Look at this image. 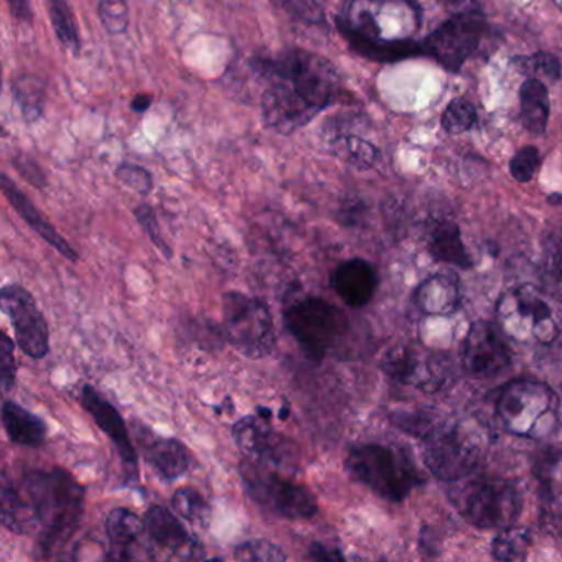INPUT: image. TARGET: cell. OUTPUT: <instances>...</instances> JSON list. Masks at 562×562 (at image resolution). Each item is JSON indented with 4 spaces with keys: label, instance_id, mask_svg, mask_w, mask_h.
I'll use <instances>...</instances> for the list:
<instances>
[{
    "label": "cell",
    "instance_id": "cell-1",
    "mask_svg": "<svg viewBox=\"0 0 562 562\" xmlns=\"http://www.w3.org/2000/svg\"><path fill=\"white\" fill-rule=\"evenodd\" d=\"M259 70L269 83L262 97L266 126L285 136L307 126L340 94L334 65L311 52H284Z\"/></svg>",
    "mask_w": 562,
    "mask_h": 562
},
{
    "label": "cell",
    "instance_id": "cell-2",
    "mask_svg": "<svg viewBox=\"0 0 562 562\" xmlns=\"http://www.w3.org/2000/svg\"><path fill=\"white\" fill-rule=\"evenodd\" d=\"M420 12L411 0H348L338 25L360 54L374 60H396L413 54L411 37Z\"/></svg>",
    "mask_w": 562,
    "mask_h": 562
},
{
    "label": "cell",
    "instance_id": "cell-3",
    "mask_svg": "<svg viewBox=\"0 0 562 562\" xmlns=\"http://www.w3.org/2000/svg\"><path fill=\"white\" fill-rule=\"evenodd\" d=\"M22 486L37 509L38 548L42 554H50L80 526L85 508L83 486L64 469L29 472Z\"/></svg>",
    "mask_w": 562,
    "mask_h": 562
},
{
    "label": "cell",
    "instance_id": "cell-4",
    "mask_svg": "<svg viewBox=\"0 0 562 562\" xmlns=\"http://www.w3.org/2000/svg\"><path fill=\"white\" fill-rule=\"evenodd\" d=\"M502 330L522 344L549 345L562 330L561 302L536 285L525 284L502 295L496 304Z\"/></svg>",
    "mask_w": 562,
    "mask_h": 562
},
{
    "label": "cell",
    "instance_id": "cell-5",
    "mask_svg": "<svg viewBox=\"0 0 562 562\" xmlns=\"http://www.w3.org/2000/svg\"><path fill=\"white\" fill-rule=\"evenodd\" d=\"M345 467L357 482L390 502H401L423 482L416 467L404 453L381 443L353 447Z\"/></svg>",
    "mask_w": 562,
    "mask_h": 562
},
{
    "label": "cell",
    "instance_id": "cell-6",
    "mask_svg": "<svg viewBox=\"0 0 562 562\" xmlns=\"http://www.w3.org/2000/svg\"><path fill=\"white\" fill-rule=\"evenodd\" d=\"M496 413L516 436L546 437L558 424L559 400L539 381L515 380L499 393Z\"/></svg>",
    "mask_w": 562,
    "mask_h": 562
},
{
    "label": "cell",
    "instance_id": "cell-7",
    "mask_svg": "<svg viewBox=\"0 0 562 562\" xmlns=\"http://www.w3.org/2000/svg\"><path fill=\"white\" fill-rule=\"evenodd\" d=\"M223 331L226 341L249 360L268 358L278 344L268 304L243 292H228L223 297Z\"/></svg>",
    "mask_w": 562,
    "mask_h": 562
},
{
    "label": "cell",
    "instance_id": "cell-8",
    "mask_svg": "<svg viewBox=\"0 0 562 562\" xmlns=\"http://www.w3.org/2000/svg\"><path fill=\"white\" fill-rule=\"evenodd\" d=\"M239 475L249 498L266 512L291 521H304L317 515L314 493L302 483L282 475V472L248 460L239 465Z\"/></svg>",
    "mask_w": 562,
    "mask_h": 562
},
{
    "label": "cell",
    "instance_id": "cell-9",
    "mask_svg": "<svg viewBox=\"0 0 562 562\" xmlns=\"http://www.w3.org/2000/svg\"><path fill=\"white\" fill-rule=\"evenodd\" d=\"M289 334L312 361H322L344 337L348 321L337 305L322 297L305 295L284 311Z\"/></svg>",
    "mask_w": 562,
    "mask_h": 562
},
{
    "label": "cell",
    "instance_id": "cell-10",
    "mask_svg": "<svg viewBox=\"0 0 562 562\" xmlns=\"http://www.w3.org/2000/svg\"><path fill=\"white\" fill-rule=\"evenodd\" d=\"M453 503L463 518L479 528H508L518 518L521 499L512 483L502 479L480 476L469 482L456 480Z\"/></svg>",
    "mask_w": 562,
    "mask_h": 562
},
{
    "label": "cell",
    "instance_id": "cell-11",
    "mask_svg": "<svg viewBox=\"0 0 562 562\" xmlns=\"http://www.w3.org/2000/svg\"><path fill=\"white\" fill-rule=\"evenodd\" d=\"M245 416L233 426V439L243 456L278 472L289 473L297 469L299 453L288 437L279 434L271 426V417Z\"/></svg>",
    "mask_w": 562,
    "mask_h": 562
},
{
    "label": "cell",
    "instance_id": "cell-12",
    "mask_svg": "<svg viewBox=\"0 0 562 562\" xmlns=\"http://www.w3.org/2000/svg\"><path fill=\"white\" fill-rule=\"evenodd\" d=\"M482 12L469 11L453 15L424 41L423 52L449 71H459L479 50L486 34Z\"/></svg>",
    "mask_w": 562,
    "mask_h": 562
},
{
    "label": "cell",
    "instance_id": "cell-13",
    "mask_svg": "<svg viewBox=\"0 0 562 562\" xmlns=\"http://www.w3.org/2000/svg\"><path fill=\"white\" fill-rule=\"evenodd\" d=\"M0 304L4 314L11 318L15 341L21 350L34 360L47 357L50 351V330L34 295L22 285L8 284L0 292Z\"/></svg>",
    "mask_w": 562,
    "mask_h": 562
},
{
    "label": "cell",
    "instance_id": "cell-14",
    "mask_svg": "<svg viewBox=\"0 0 562 562\" xmlns=\"http://www.w3.org/2000/svg\"><path fill=\"white\" fill-rule=\"evenodd\" d=\"M146 532L149 538L150 559L169 561H200L206 558L205 548L176 515L164 508L153 506L146 513Z\"/></svg>",
    "mask_w": 562,
    "mask_h": 562
},
{
    "label": "cell",
    "instance_id": "cell-15",
    "mask_svg": "<svg viewBox=\"0 0 562 562\" xmlns=\"http://www.w3.org/2000/svg\"><path fill=\"white\" fill-rule=\"evenodd\" d=\"M463 364L472 376L488 380L509 364L508 345L488 322H476L463 344Z\"/></svg>",
    "mask_w": 562,
    "mask_h": 562
},
{
    "label": "cell",
    "instance_id": "cell-16",
    "mask_svg": "<svg viewBox=\"0 0 562 562\" xmlns=\"http://www.w3.org/2000/svg\"><path fill=\"white\" fill-rule=\"evenodd\" d=\"M476 449L469 446L456 430L437 434L427 443L426 462L434 475L446 482L465 479L467 473L475 465Z\"/></svg>",
    "mask_w": 562,
    "mask_h": 562
},
{
    "label": "cell",
    "instance_id": "cell-17",
    "mask_svg": "<svg viewBox=\"0 0 562 562\" xmlns=\"http://www.w3.org/2000/svg\"><path fill=\"white\" fill-rule=\"evenodd\" d=\"M134 436L146 462L167 482L180 479L189 472V450L180 440L157 436L149 427L139 423L134 424Z\"/></svg>",
    "mask_w": 562,
    "mask_h": 562
},
{
    "label": "cell",
    "instance_id": "cell-18",
    "mask_svg": "<svg viewBox=\"0 0 562 562\" xmlns=\"http://www.w3.org/2000/svg\"><path fill=\"white\" fill-rule=\"evenodd\" d=\"M80 401L85 409L93 417L98 427L110 437L111 442L114 443L117 453H120L121 460L136 472L137 452L136 449H134L130 429H127L120 411H117L110 401L104 400L90 384H85L80 393Z\"/></svg>",
    "mask_w": 562,
    "mask_h": 562
},
{
    "label": "cell",
    "instance_id": "cell-19",
    "mask_svg": "<svg viewBox=\"0 0 562 562\" xmlns=\"http://www.w3.org/2000/svg\"><path fill=\"white\" fill-rule=\"evenodd\" d=\"M387 376L400 383L430 387L440 384L443 378L442 358L424 353L414 347H397L383 360Z\"/></svg>",
    "mask_w": 562,
    "mask_h": 562
},
{
    "label": "cell",
    "instance_id": "cell-20",
    "mask_svg": "<svg viewBox=\"0 0 562 562\" xmlns=\"http://www.w3.org/2000/svg\"><path fill=\"white\" fill-rule=\"evenodd\" d=\"M330 281L335 294L348 307L360 308L373 299L378 285V276L370 262L355 258L341 262L331 274Z\"/></svg>",
    "mask_w": 562,
    "mask_h": 562
},
{
    "label": "cell",
    "instance_id": "cell-21",
    "mask_svg": "<svg viewBox=\"0 0 562 562\" xmlns=\"http://www.w3.org/2000/svg\"><path fill=\"white\" fill-rule=\"evenodd\" d=\"M144 532H146V522L136 513L127 508L113 509L106 518L110 559L133 561V559L149 558V554L140 549Z\"/></svg>",
    "mask_w": 562,
    "mask_h": 562
},
{
    "label": "cell",
    "instance_id": "cell-22",
    "mask_svg": "<svg viewBox=\"0 0 562 562\" xmlns=\"http://www.w3.org/2000/svg\"><path fill=\"white\" fill-rule=\"evenodd\" d=\"M2 192H4L5 199L9 200L15 212L22 216L25 223L41 236L42 239L48 243L52 248L57 249L64 258L68 261L77 262L78 252L71 248L70 243L67 239L61 238L60 233L47 222L44 215L35 209L34 203L18 189L14 182L9 179L8 176H2Z\"/></svg>",
    "mask_w": 562,
    "mask_h": 562
},
{
    "label": "cell",
    "instance_id": "cell-23",
    "mask_svg": "<svg viewBox=\"0 0 562 562\" xmlns=\"http://www.w3.org/2000/svg\"><path fill=\"white\" fill-rule=\"evenodd\" d=\"M0 519L5 529L15 535H34L38 531V516L24 486L12 485L4 476L0 495Z\"/></svg>",
    "mask_w": 562,
    "mask_h": 562
},
{
    "label": "cell",
    "instance_id": "cell-24",
    "mask_svg": "<svg viewBox=\"0 0 562 562\" xmlns=\"http://www.w3.org/2000/svg\"><path fill=\"white\" fill-rule=\"evenodd\" d=\"M2 426L12 443L38 447L47 439V424L37 414L22 407L15 401L2 404Z\"/></svg>",
    "mask_w": 562,
    "mask_h": 562
},
{
    "label": "cell",
    "instance_id": "cell-25",
    "mask_svg": "<svg viewBox=\"0 0 562 562\" xmlns=\"http://www.w3.org/2000/svg\"><path fill=\"white\" fill-rule=\"evenodd\" d=\"M414 301L424 314H453L460 305L459 282L452 276H432L417 288Z\"/></svg>",
    "mask_w": 562,
    "mask_h": 562
},
{
    "label": "cell",
    "instance_id": "cell-26",
    "mask_svg": "<svg viewBox=\"0 0 562 562\" xmlns=\"http://www.w3.org/2000/svg\"><path fill=\"white\" fill-rule=\"evenodd\" d=\"M521 121L532 136H542L549 121L548 88L538 78H528L519 88Z\"/></svg>",
    "mask_w": 562,
    "mask_h": 562
},
{
    "label": "cell",
    "instance_id": "cell-27",
    "mask_svg": "<svg viewBox=\"0 0 562 562\" xmlns=\"http://www.w3.org/2000/svg\"><path fill=\"white\" fill-rule=\"evenodd\" d=\"M429 251L439 261L449 262L459 268L465 269L472 265L469 252L463 246L459 226L452 222H440L434 226L429 238Z\"/></svg>",
    "mask_w": 562,
    "mask_h": 562
},
{
    "label": "cell",
    "instance_id": "cell-28",
    "mask_svg": "<svg viewBox=\"0 0 562 562\" xmlns=\"http://www.w3.org/2000/svg\"><path fill=\"white\" fill-rule=\"evenodd\" d=\"M330 150L334 156L340 157L345 162L353 164L360 169H370L376 164L380 153L373 144L355 134H338L330 140Z\"/></svg>",
    "mask_w": 562,
    "mask_h": 562
},
{
    "label": "cell",
    "instance_id": "cell-29",
    "mask_svg": "<svg viewBox=\"0 0 562 562\" xmlns=\"http://www.w3.org/2000/svg\"><path fill=\"white\" fill-rule=\"evenodd\" d=\"M15 103L21 106L25 120L37 121L44 111L45 85L41 78L24 75V77L15 78L12 83Z\"/></svg>",
    "mask_w": 562,
    "mask_h": 562
},
{
    "label": "cell",
    "instance_id": "cell-30",
    "mask_svg": "<svg viewBox=\"0 0 562 562\" xmlns=\"http://www.w3.org/2000/svg\"><path fill=\"white\" fill-rule=\"evenodd\" d=\"M172 508L180 518L189 521L190 525H199L206 528L212 518V508L209 502L203 498L199 490L192 486H183L177 490L172 496Z\"/></svg>",
    "mask_w": 562,
    "mask_h": 562
},
{
    "label": "cell",
    "instance_id": "cell-31",
    "mask_svg": "<svg viewBox=\"0 0 562 562\" xmlns=\"http://www.w3.org/2000/svg\"><path fill=\"white\" fill-rule=\"evenodd\" d=\"M52 25L55 34L68 50L78 54L80 52V35H78L77 21L68 0H48Z\"/></svg>",
    "mask_w": 562,
    "mask_h": 562
},
{
    "label": "cell",
    "instance_id": "cell-32",
    "mask_svg": "<svg viewBox=\"0 0 562 562\" xmlns=\"http://www.w3.org/2000/svg\"><path fill=\"white\" fill-rule=\"evenodd\" d=\"M529 542H531V536L526 529L508 526L493 541V558L498 559V561L525 559Z\"/></svg>",
    "mask_w": 562,
    "mask_h": 562
},
{
    "label": "cell",
    "instance_id": "cell-33",
    "mask_svg": "<svg viewBox=\"0 0 562 562\" xmlns=\"http://www.w3.org/2000/svg\"><path fill=\"white\" fill-rule=\"evenodd\" d=\"M521 74L538 80H548L558 83L562 75L561 61L551 54H536L529 57H518L513 60Z\"/></svg>",
    "mask_w": 562,
    "mask_h": 562
},
{
    "label": "cell",
    "instance_id": "cell-34",
    "mask_svg": "<svg viewBox=\"0 0 562 562\" xmlns=\"http://www.w3.org/2000/svg\"><path fill=\"white\" fill-rule=\"evenodd\" d=\"M440 123H442L443 131L452 136L467 133L476 123L475 108L463 98H457V100L450 101L449 106L443 111Z\"/></svg>",
    "mask_w": 562,
    "mask_h": 562
},
{
    "label": "cell",
    "instance_id": "cell-35",
    "mask_svg": "<svg viewBox=\"0 0 562 562\" xmlns=\"http://www.w3.org/2000/svg\"><path fill=\"white\" fill-rule=\"evenodd\" d=\"M235 559L238 561H288V554L274 542L268 539H248L235 548Z\"/></svg>",
    "mask_w": 562,
    "mask_h": 562
},
{
    "label": "cell",
    "instance_id": "cell-36",
    "mask_svg": "<svg viewBox=\"0 0 562 562\" xmlns=\"http://www.w3.org/2000/svg\"><path fill=\"white\" fill-rule=\"evenodd\" d=\"M100 19L111 35H120L130 27L126 0H100Z\"/></svg>",
    "mask_w": 562,
    "mask_h": 562
},
{
    "label": "cell",
    "instance_id": "cell-37",
    "mask_svg": "<svg viewBox=\"0 0 562 562\" xmlns=\"http://www.w3.org/2000/svg\"><path fill=\"white\" fill-rule=\"evenodd\" d=\"M539 164H541V156H539L538 149L526 146L519 149L509 160V172H512L513 179L518 180V182L528 183L535 179Z\"/></svg>",
    "mask_w": 562,
    "mask_h": 562
},
{
    "label": "cell",
    "instance_id": "cell-38",
    "mask_svg": "<svg viewBox=\"0 0 562 562\" xmlns=\"http://www.w3.org/2000/svg\"><path fill=\"white\" fill-rule=\"evenodd\" d=\"M134 215H136L137 222L143 226L144 232L147 233V236H149L154 246H156V248L159 249L167 259H172V248L167 245L166 239L160 235L159 223H157V216L156 213H154V210L150 209L149 205H139L134 210Z\"/></svg>",
    "mask_w": 562,
    "mask_h": 562
},
{
    "label": "cell",
    "instance_id": "cell-39",
    "mask_svg": "<svg viewBox=\"0 0 562 562\" xmlns=\"http://www.w3.org/2000/svg\"><path fill=\"white\" fill-rule=\"evenodd\" d=\"M116 177L124 186L130 187V189L140 193V195H149V193L153 192V176H150L146 169H143V167L133 166V164H123V166L116 170Z\"/></svg>",
    "mask_w": 562,
    "mask_h": 562
},
{
    "label": "cell",
    "instance_id": "cell-40",
    "mask_svg": "<svg viewBox=\"0 0 562 562\" xmlns=\"http://www.w3.org/2000/svg\"><path fill=\"white\" fill-rule=\"evenodd\" d=\"M0 378H2V390L5 393L15 386L18 364H15L14 341L8 334L2 335L0 340Z\"/></svg>",
    "mask_w": 562,
    "mask_h": 562
},
{
    "label": "cell",
    "instance_id": "cell-41",
    "mask_svg": "<svg viewBox=\"0 0 562 562\" xmlns=\"http://www.w3.org/2000/svg\"><path fill=\"white\" fill-rule=\"evenodd\" d=\"M276 4L281 5L284 11H288L294 18L311 22V24H317L324 19V12H322L321 5L317 4V0H278Z\"/></svg>",
    "mask_w": 562,
    "mask_h": 562
},
{
    "label": "cell",
    "instance_id": "cell-42",
    "mask_svg": "<svg viewBox=\"0 0 562 562\" xmlns=\"http://www.w3.org/2000/svg\"><path fill=\"white\" fill-rule=\"evenodd\" d=\"M546 272H548L549 282L555 289L558 294L562 295V233L552 239L548 246V256H546Z\"/></svg>",
    "mask_w": 562,
    "mask_h": 562
},
{
    "label": "cell",
    "instance_id": "cell-43",
    "mask_svg": "<svg viewBox=\"0 0 562 562\" xmlns=\"http://www.w3.org/2000/svg\"><path fill=\"white\" fill-rule=\"evenodd\" d=\"M15 167H18L19 172L29 180V182L34 183L35 187L44 186V176H42V170L38 169L37 164L34 160L27 159H15Z\"/></svg>",
    "mask_w": 562,
    "mask_h": 562
},
{
    "label": "cell",
    "instance_id": "cell-44",
    "mask_svg": "<svg viewBox=\"0 0 562 562\" xmlns=\"http://www.w3.org/2000/svg\"><path fill=\"white\" fill-rule=\"evenodd\" d=\"M308 558L314 561H344V554L338 549H328L327 546L321 542H314L308 548Z\"/></svg>",
    "mask_w": 562,
    "mask_h": 562
},
{
    "label": "cell",
    "instance_id": "cell-45",
    "mask_svg": "<svg viewBox=\"0 0 562 562\" xmlns=\"http://www.w3.org/2000/svg\"><path fill=\"white\" fill-rule=\"evenodd\" d=\"M9 8H11L12 15H14L18 21L32 22V18H34V12H32L31 0H8Z\"/></svg>",
    "mask_w": 562,
    "mask_h": 562
},
{
    "label": "cell",
    "instance_id": "cell-46",
    "mask_svg": "<svg viewBox=\"0 0 562 562\" xmlns=\"http://www.w3.org/2000/svg\"><path fill=\"white\" fill-rule=\"evenodd\" d=\"M150 104H153V97H149V94H137L131 106H133V111H136V113H146Z\"/></svg>",
    "mask_w": 562,
    "mask_h": 562
},
{
    "label": "cell",
    "instance_id": "cell-47",
    "mask_svg": "<svg viewBox=\"0 0 562 562\" xmlns=\"http://www.w3.org/2000/svg\"><path fill=\"white\" fill-rule=\"evenodd\" d=\"M552 2H554V4L558 5L559 11L562 12V0H552Z\"/></svg>",
    "mask_w": 562,
    "mask_h": 562
},
{
    "label": "cell",
    "instance_id": "cell-48",
    "mask_svg": "<svg viewBox=\"0 0 562 562\" xmlns=\"http://www.w3.org/2000/svg\"><path fill=\"white\" fill-rule=\"evenodd\" d=\"M450 2H453V0H450Z\"/></svg>",
    "mask_w": 562,
    "mask_h": 562
}]
</instances>
